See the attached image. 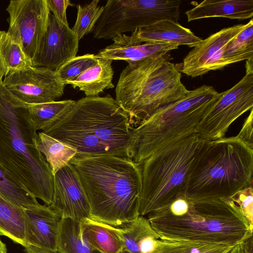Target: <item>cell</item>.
Instances as JSON below:
<instances>
[{"label": "cell", "instance_id": "6da1fadb", "mask_svg": "<svg viewBox=\"0 0 253 253\" xmlns=\"http://www.w3.org/2000/svg\"><path fill=\"white\" fill-rule=\"evenodd\" d=\"M133 127L128 115L107 94L75 101L42 132L74 148L76 157L113 156L131 159Z\"/></svg>", "mask_w": 253, "mask_h": 253}, {"label": "cell", "instance_id": "7a4b0ae2", "mask_svg": "<svg viewBox=\"0 0 253 253\" xmlns=\"http://www.w3.org/2000/svg\"><path fill=\"white\" fill-rule=\"evenodd\" d=\"M147 215L163 240L235 246L253 236V226L228 199H192L182 194Z\"/></svg>", "mask_w": 253, "mask_h": 253}, {"label": "cell", "instance_id": "3957f363", "mask_svg": "<svg viewBox=\"0 0 253 253\" xmlns=\"http://www.w3.org/2000/svg\"><path fill=\"white\" fill-rule=\"evenodd\" d=\"M87 197L90 218L120 227L140 215V165L113 156L74 157L69 162Z\"/></svg>", "mask_w": 253, "mask_h": 253}, {"label": "cell", "instance_id": "277c9868", "mask_svg": "<svg viewBox=\"0 0 253 253\" xmlns=\"http://www.w3.org/2000/svg\"><path fill=\"white\" fill-rule=\"evenodd\" d=\"M28 104L0 84V164L36 198L50 206L54 175L37 147L38 133Z\"/></svg>", "mask_w": 253, "mask_h": 253}, {"label": "cell", "instance_id": "5b68a950", "mask_svg": "<svg viewBox=\"0 0 253 253\" xmlns=\"http://www.w3.org/2000/svg\"><path fill=\"white\" fill-rule=\"evenodd\" d=\"M253 147L237 135L207 140L188 175L185 195L228 199L253 185Z\"/></svg>", "mask_w": 253, "mask_h": 253}, {"label": "cell", "instance_id": "8992f818", "mask_svg": "<svg viewBox=\"0 0 253 253\" xmlns=\"http://www.w3.org/2000/svg\"><path fill=\"white\" fill-rule=\"evenodd\" d=\"M181 79L176 64L167 54L129 63L120 74L115 100L134 127L158 109L189 93Z\"/></svg>", "mask_w": 253, "mask_h": 253}, {"label": "cell", "instance_id": "52a82bcc", "mask_svg": "<svg viewBox=\"0 0 253 253\" xmlns=\"http://www.w3.org/2000/svg\"><path fill=\"white\" fill-rule=\"evenodd\" d=\"M219 96L204 84L140 122L132 130L131 160L140 165L159 150L197 134L204 114Z\"/></svg>", "mask_w": 253, "mask_h": 253}, {"label": "cell", "instance_id": "ba28073f", "mask_svg": "<svg viewBox=\"0 0 253 253\" xmlns=\"http://www.w3.org/2000/svg\"><path fill=\"white\" fill-rule=\"evenodd\" d=\"M207 141L194 134L159 150L140 164V215L155 211L185 194L188 175Z\"/></svg>", "mask_w": 253, "mask_h": 253}, {"label": "cell", "instance_id": "9c48e42d", "mask_svg": "<svg viewBox=\"0 0 253 253\" xmlns=\"http://www.w3.org/2000/svg\"><path fill=\"white\" fill-rule=\"evenodd\" d=\"M180 0H108L93 30L97 39H112L157 22H178Z\"/></svg>", "mask_w": 253, "mask_h": 253}, {"label": "cell", "instance_id": "30bf717a", "mask_svg": "<svg viewBox=\"0 0 253 253\" xmlns=\"http://www.w3.org/2000/svg\"><path fill=\"white\" fill-rule=\"evenodd\" d=\"M253 107V73L246 75L231 88L220 93L205 113L197 134L206 140L225 137L230 125Z\"/></svg>", "mask_w": 253, "mask_h": 253}, {"label": "cell", "instance_id": "8fae6325", "mask_svg": "<svg viewBox=\"0 0 253 253\" xmlns=\"http://www.w3.org/2000/svg\"><path fill=\"white\" fill-rule=\"evenodd\" d=\"M8 35L31 62L36 58L48 26L50 12L46 0H10Z\"/></svg>", "mask_w": 253, "mask_h": 253}, {"label": "cell", "instance_id": "7c38bea8", "mask_svg": "<svg viewBox=\"0 0 253 253\" xmlns=\"http://www.w3.org/2000/svg\"><path fill=\"white\" fill-rule=\"evenodd\" d=\"M2 83L14 96L30 105L56 101L63 95L66 85L55 71L32 66L10 72Z\"/></svg>", "mask_w": 253, "mask_h": 253}, {"label": "cell", "instance_id": "4fadbf2b", "mask_svg": "<svg viewBox=\"0 0 253 253\" xmlns=\"http://www.w3.org/2000/svg\"><path fill=\"white\" fill-rule=\"evenodd\" d=\"M54 197L49 206L62 218L80 222L90 218L89 203L79 176L69 163L54 175Z\"/></svg>", "mask_w": 253, "mask_h": 253}, {"label": "cell", "instance_id": "5bb4252c", "mask_svg": "<svg viewBox=\"0 0 253 253\" xmlns=\"http://www.w3.org/2000/svg\"><path fill=\"white\" fill-rule=\"evenodd\" d=\"M79 42L69 25L60 22L50 13L46 33L32 66L55 71L76 56Z\"/></svg>", "mask_w": 253, "mask_h": 253}, {"label": "cell", "instance_id": "9a60e30c", "mask_svg": "<svg viewBox=\"0 0 253 253\" xmlns=\"http://www.w3.org/2000/svg\"><path fill=\"white\" fill-rule=\"evenodd\" d=\"M246 26L239 24L225 28L213 34L193 47L177 65L180 72L191 77L203 76L211 71L220 70L223 47Z\"/></svg>", "mask_w": 253, "mask_h": 253}, {"label": "cell", "instance_id": "2e32d148", "mask_svg": "<svg viewBox=\"0 0 253 253\" xmlns=\"http://www.w3.org/2000/svg\"><path fill=\"white\" fill-rule=\"evenodd\" d=\"M137 31L135 30L129 35L122 34L113 37V43L100 50L96 55L99 58L123 60L129 63L164 56L178 48L175 44L142 42L137 37Z\"/></svg>", "mask_w": 253, "mask_h": 253}, {"label": "cell", "instance_id": "e0dca14e", "mask_svg": "<svg viewBox=\"0 0 253 253\" xmlns=\"http://www.w3.org/2000/svg\"><path fill=\"white\" fill-rule=\"evenodd\" d=\"M23 212L27 246L56 250L61 216L46 205Z\"/></svg>", "mask_w": 253, "mask_h": 253}, {"label": "cell", "instance_id": "ac0fdd59", "mask_svg": "<svg viewBox=\"0 0 253 253\" xmlns=\"http://www.w3.org/2000/svg\"><path fill=\"white\" fill-rule=\"evenodd\" d=\"M137 36L143 42L168 43L193 47L202 39L178 22L165 20L138 29Z\"/></svg>", "mask_w": 253, "mask_h": 253}, {"label": "cell", "instance_id": "d6986e66", "mask_svg": "<svg viewBox=\"0 0 253 253\" xmlns=\"http://www.w3.org/2000/svg\"><path fill=\"white\" fill-rule=\"evenodd\" d=\"M82 241L102 253H119L124 249V244L118 227L91 218L80 222Z\"/></svg>", "mask_w": 253, "mask_h": 253}, {"label": "cell", "instance_id": "ffe728a7", "mask_svg": "<svg viewBox=\"0 0 253 253\" xmlns=\"http://www.w3.org/2000/svg\"><path fill=\"white\" fill-rule=\"evenodd\" d=\"M185 14L188 22L210 17L245 20L253 16V0H205Z\"/></svg>", "mask_w": 253, "mask_h": 253}, {"label": "cell", "instance_id": "44dd1931", "mask_svg": "<svg viewBox=\"0 0 253 253\" xmlns=\"http://www.w3.org/2000/svg\"><path fill=\"white\" fill-rule=\"evenodd\" d=\"M118 228L124 242V250L130 253H151L160 239L148 218L143 215Z\"/></svg>", "mask_w": 253, "mask_h": 253}, {"label": "cell", "instance_id": "7402d4cb", "mask_svg": "<svg viewBox=\"0 0 253 253\" xmlns=\"http://www.w3.org/2000/svg\"><path fill=\"white\" fill-rule=\"evenodd\" d=\"M112 61L99 58L94 66L85 70L67 84L78 88L86 96H96L105 89L114 87Z\"/></svg>", "mask_w": 253, "mask_h": 253}, {"label": "cell", "instance_id": "603a6c76", "mask_svg": "<svg viewBox=\"0 0 253 253\" xmlns=\"http://www.w3.org/2000/svg\"><path fill=\"white\" fill-rule=\"evenodd\" d=\"M253 59V20L223 48L220 70L231 64Z\"/></svg>", "mask_w": 253, "mask_h": 253}, {"label": "cell", "instance_id": "cb8c5ba5", "mask_svg": "<svg viewBox=\"0 0 253 253\" xmlns=\"http://www.w3.org/2000/svg\"><path fill=\"white\" fill-rule=\"evenodd\" d=\"M23 210L0 197V236L25 247L27 243Z\"/></svg>", "mask_w": 253, "mask_h": 253}, {"label": "cell", "instance_id": "d4e9b609", "mask_svg": "<svg viewBox=\"0 0 253 253\" xmlns=\"http://www.w3.org/2000/svg\"><path fill=\"white\" fill-rule=\"evenodd\" d=\"M37 147L48 163L54 175L76 156V150L72 147L42 132L38 133Z\"/></svg>", "mask_w": 253, "mask_h": 253}, {"label": "cell", "instance_id": "484cf974", "mask_svg": "<svg viewBox=\"0 0 253 253\" xmlns=\"http://www.w3.org/2000/svg\"><path fill=\"white\" fill-rule=\"evenodd\" d=\"M0 197L23 209L40 207L37 198L0 164Z\"/></svg>", "mask_w": 253, "mask_h": 253}, {"label": "cell", "instance_id": "4316f807", "mask_svg": "<svg viewBox=\"0 0 253 253\" xmlns=\"http://www.w3.org/2000/svg\"><path fill=\"white\" fill-rule=\"evenodd\" d=\"M57 250L62 253H102L84 243L80 235V222L62 218L60 224Z\"/></svg>", "mask_w": 253, "mask_h": 253}, {"label": "cell", "instance_id": "83f0119b", "mask_svg": "<svg viewBox=\"0 0 253 253\" xmlns=\"http://www.w3.org/2000/svg\"><path fill=\"white\" fill-rule=\"evenodd\" d=\"M234 246L159 239L151 253H228Z\"/></svg>", "mask_w": 253, "mask_h": 253}, {"label": "cell", "instance_id": "f1b7e54d", "mask_svg": "<svg viewBox=\"0 0 253 253\" xmlns=\"http://www.w3.org/2000/svg\"><path fill=\"white\" fill-rule=\"evenodd\" d=\"M73 100L54 101L29 105V117L37 130L42 131L49 126L74 102Z\"/></svg>", "mask_w": 253, "mask_h": 253}, {"label": "cell", "instance_id": "f546056e", "mask_svg": "<svg viewBox=\"0 0 253 253\" xmlns=\"http://www.w3.org/2000/svg\"><path fill=\"white\" fill-rule=\"evenodd\" d=\"M0 61L5 76L10 72L32 66L20 45L4 31H0Z\"/></svg>", "mask_w": 253, "mask_h": 253}, {"label": "cell", "instance_id": "4dcf8cb0", "mask_svg": "<svg viewBox=\"0 0 253 253\" xmlns=\"http://www.w3.org/2000/svg\"><path fill=\"white\" fill-rule=\"evenodd\" d=\"M99 0H93L84 5H77V18L72 30L79 41L93 31L102 14L104 6H99Z\"/></svg>", "mask_w": 253, "mask_h": 253}, {"label": "cell", "instance_id": "1f68e13d", "mask_svg": "<svg viewBox=\"0 0 253 253\" xmlns=\"http://www.w3.org/2000/svg\"><path fill=\"white\" fill-rule=\"evenodd\" d=\"M99 60L96 54H94L76 56L62 65L55 72L59 80L66 85L95 65Z\"/></svg>", "mask_w": 253, "mask_h": 253}, {"label": "cell", "instance_id": "d6a6232c", "mask_svg": "<svg viewBox=\"0 0 253 253\" xmlns=\"http://www.w3.org/2000/svg\"><path fill=\"white\" fill-rule=\"evenodd\" d=\"M228 199L237 205L243 216L253 226V185L238 191Z\"/></svg>", "mask_w": 253, "mask_h": 253}, {"label": "cell", "instance_id": "836d02e7", "mask_svg": "<svg viewBox=\"0 0 253 253\" xmlns=\"http://www.w3.org/2000/svg\"><path fill=\"white\" fill-rule=\"evenodd\" d=\"M50 10L52 14L60 22L69 25L66 10L69 6L73 4L69 0H46Z\"/></svg>", "mask_w": 253, "mask_h": 253}, {"label": "cell", "instance_id": "e575fe53", "mask_svg": "<svg viewBox=\"0 0 253 253\" xmlns=\"http://www.w3.org/2000/svg\"><path fill=\"white\" fill-rule=\"evenodd\" d=\"M253 110L245 120L242 128L237 136L250 146L253 147Z\"/></svg>", "mask_w": 253, "mask_h": 253}, {"label": "cell", "instance_id": "d590c367", "mask_svg": "<svg viewBox=\"0 0 253 253\" xmlns=\"http://www.w3.org/2000/svg\"><path fill=\"white\" fill-rule=\"evenodd\" d=\"M24 248V251L25 253H62L57 250H51L37 248L31 246H27Z\"/></svg>", "mask_w": 253, "mask_h": 253}, {"label": "cell", "instance_id": "8d00e7d4", "mask_svg": "<svg viewBox=\"0 0 253 253\" xmlns=\"http://www.w3.org/2000/svg\"><path fill=\"white\" fill-rule=\"evenodd\" d=\"M253 236L245 240L242 245L245 253H253Z\"/></svg>", "mask_w": 253, "mask_h": 253}, {"label": "cell", "instance_id": "74e56055", "mask_svg": "<svg viewBox=\"0 0 253 253\" xmlns=\"http://www.w3.org/2000/svg\"><path fill=\"white\" fill-rule=\"evenodd\" d=\"M228 253H245L242 244L235 246Z\"/></svg>", "mask_w": 253, "mask_h": 253}, {"label": "cell", "instance_id": "f35d334b", "mask_svg": "<svg viewBox=\"0 0 253 253\" xmlns=\"http://www.w3.org/2000/svg\"><path fill=\"white\" fill-rule=\"evenodd\" d=\"M7 249L6 244L1 241L0 237V253H7Z\"/></svg>", "mask_w": 253, "mask_h": 253}, {"label": "cell", "instance_id": "ab89813d", "mask_svg": "<svg viewBox=\"0 0 253 253\" xmlns=\"http://www.w3.org/2000/svg\"><path fill=\"white\" fill-rule=\"evenodd\" d=\"M5 75V71L4 68L3 66L2 65V63L0 61V84H1V82L3 80V78Z\"/></svg>", "mask_w": 253, "mask_h": 253}, {"label": "cell", "instance_id": "60d3db41", "mask_svg": "<svg viewBox=\"0 0 253 253\" xmlns=\"http://www.w3.org/2000/svg\"><path fill=\"white\" fill-rule=\"evenodd\" d=\"M119 253H130L126 250H123L122 251H121Z\"/></svg>", "mask_w": 253, "mask_h": 253}]
</instances>
